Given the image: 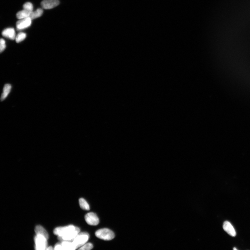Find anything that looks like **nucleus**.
Masks as SVG:
<instances>
[{
    "mask_svg": "<svg viewBox=\"0 0 250 250\" xmlns=\"http://www.w3.org/2000/svg\"><path fill=\"white\" fill-rule=\"evenodd\" d=\"M80 232L79 227L73 225L58 227L54 230V233L58 236V239L61 242H71Z\"/></svg>",
    "mask_w": 250,
    "mask_h": 250,
    "instance_id": "obj_1",
    "label": "nucleus"
},
{
    "mask_svg": "<svg viewBox=\"0 0 250 250\" xmlns=\"http://www.w3.org/2000/svg\"><path fill=\"white\" fill-rule=\"evenodd\" d=\"M89 238V234L86 232H80L76 236L75 238L72 240L71 242L77 249L80 247L81 246L86 243Z\"/></svg>",
    "mask_w": 250,
    "mask_h": 250,
    "instance_id": "obj_2",
    "label": "nucleus"
},
{
    "mask_svg": "<svg viewBox=\"0 0 250 250\" xmlns=\"http://www.w3.org/2000/svg\"><path fill=\"white\" fill-rule=\"evenodd\" d=\"M97 238L104 240H110L115 237V233L109 229L103 228L98 230L95 232Z\"/></svg>",
    "mask_w": 250,
    "mask_h": 250,
    "instance_id": "obj_3",
    "label": "nucleus"
},
{
    "mask_svg": "<svg viewBox=\"0 0 250 250\" xmlns=\"http://www.w3.org/2000/svg\"><path fill=\"white\" fill-rule=\"evenodd\" d=\"M47 239L45 237L41 235H36L34 240L36 250H44L47 247Z\"/></svg>",
    "mask_w": 250,
    "mask_h": 250,
    "instance_id": "obj_4",
    "label": "nucleus"
},
{
    "mask_svg": "<svg viewBox=\"0 0 250 250\" xmlns=\"http://www.w3.org/2000/svg\"><path fill=\"white\" fill-rule=\"evenodd\" d=\"M84 218L87 223L90 226H97L99 222V217L93 212L88 213L85 215Z\"/></svg>",
    "mask_w": 250,
    "mask_h": 250,
    "instance_id": "obj_5",
    "label": "nucleus"
},
{
    "mask_svg": "<svg viewBox=\"0 0 250 250\" xmlns=\"http://www.w3.org/2000/svg\"><path fill=\"white\" fill-rule=\"evenodd\" d=\"M32 23V19L29 17L20 19L17 22L16 27L18 30H23L29 27Z\"/></svg>",
    "mask_w": 250,
    "mask_h": 250,
    "instance_id": "obj_6",
    "label": "nucleus"
},
{
    "mask_svg": "<svg viewBox=\"0 0 250 250\" xmlns=\"http://www.w3.org/2000/svg\"><path fill=\"white\" fill-rule=\"evenodd\" d=\"M59 4V0H43L41 3L42 8L46 9L54 8Z\"/></svg>",
    "mask_w": 250,
    "mask_h": 250,
    "instance_id": "obj_7",
    "label": "nucleus"
},
{
    "mask_svg": "<svg viewBox=\"0 0 250 250\" xmlns=\"http://www.w3.org/2000/svg\"><path fill=\"white\" fill-rule=\"evenodd\" d=\"M223 229L225 232L232 237H235L236 233L235 230L229 221H226L223 224Z\"/></svg>",
    "mask_w": 250,
    "mask_h": 250,
    "instance_id": "obj_8",
    "label": "nucleus"
},
{
    "mask_svg": "<svg viewBox=\"0 0 250 250\" xmlns=\"http://www.w3.org/2000/svg\"><path fill=\"white\" fill-rule=\"evenodd\" d=\"M2 35L11 40H13L15 39V32L13 28H6L2 33Z\"/></svg>",
    "mask_w": 250,
    "mask_h": 250,
    "instance_id": "obj_9",
    "label": "nucleus"
},
{
    "mask_svg": "<svg viewBox=\"0 0 250 250\" xmlns=\"http://www.w3.org/2000/svg\"><path fill=\"white\" fill-rule=\"evenodd\" d=\"M61 245V250H72L77 249L71 242L62 241L60 242Z\"/></svg>",
    "mask_w": 250,
    "mask_h": 250,
    "instance_id": "obj_10",
    "label": "nucleus"
},
{
    "mask_svg": "<svg viewBox=\"0 0 250 250\" xmlns=\"http://www.w3.org/2000/svg\"><path fill=\"white\" fill-rule=\"evenodd\" d=\"M35 232L36 235L43 236L45 237L47 239H48L49 238L48 234L47 231L42 226L40 225L37 226L35 228Z\"/></svg>",
    "mask_w": 250,
    "mask_h": 250,
    "instance_id": "obj_11",
    "label": "nucleus"
},
{
    "mask_svg": "<svg viewBox=\"0 0 250 250\" xmlns=\"http://www.w3.org/2000/svg\"><path fill=\"white\" fill-rule=\"evenodd\" d=\"M12 88V86L10 84H6L3 88V93L1 97V100H4L8 97L10 93Z\"/></svg>",
    "mask_w": 250,
    "mask_h": 250,
    "instance_id": "obj_12",
    "label": "nucleus"
},
{
    "mask_svg": "<svg viewBox=\"0 0 250 250\" xmlns=\"http://www.w3.org/2000/svg\"><path fill=\"white\" fill-rule=\"evenodd\" d=\"M32 12L24 9L23 10L18 13L17 14V18L18 19H21L29 17Z\"/></svg>",
    "mask_w": 250,
    "mask_h": 250,
    "instance_id": "obj_13",
    "label": "nucleus"
},
{
    "mask_svg": "<svg viewBox=\"0 0 250 250\" xmlns=\"http://www.w3.org/2000/svg\"><path fill=\"white\" fill-rule=\"evenodd\" d=\"M43 13V10L42 8H38L36 11L31 12L29 17L32 20L34 19L40 17L42 15Z\"/></svg>",
    "mask_w": 250,
    "mask_h": 250,
    "instance_id": "obj_14",
    "label": "nucleus"
},
{
    "mask_svg": "<svg viewBox=\"0 0 250 250\" xmlns=\"http://www.w3.org/2000/svg\"><path fill=\"white\" fill-rule=\"evenodd\" d=\"M79 203L80 206L82 209L86 211L90 210L89 205L84 198H81L79 199Z\"/></svg>",
    "mask_w": 250,
    "mask_h": 250,
    "instance_id": "obj_15",
    "label": "nucleus"
},
{
    "mask_svg": "<svg viewBox=\"0 0 250 250\" xmlns=\"http://www.w3.org/2000/svg\"><path fill=\"white\" fill-rule=\"evenodd\" d=\"M26 37L27 34L26 33H18L15 37L16 42L17 43L21 42L26 39Z\"/></svg>",
    "mask_w": 250,
    "mask_h": 250,
    "instance_id": "obj_16",
    "label": "nucleus"
},
{
    "mask_svg": "<svg viewBox=\"0 0 250 250\" xmlns=\"http://www.w3.org/2000/svg\"><path fill=\"white\" fill-rule=\"evenodd\" d=\"M93 246L91 243H85L84 245L81 246L79 250H89L92 249Z\"/></svg>",
    "mask_w": 250,
    "mask_h": 250,
    "instance_id": "obj_17",
    "label": "nucleus"
},
{
    "mask_svg": "<svg viewBox=\"0 0 250 250\" xmlns=\"http://www.w3.org/2000/svg\"><path fill=\"white\" fill-rule=\"evenodd\" d=\"M23 8L24 9L33 12V6L31 3L27 2L23 5Z\"/></svg>",
    "mask_w": 250,
    "mask_h": 250,
    "instance_id": "obj_18",
    "label": "nucleus"
},
{
    "mask_svg": "<svg viewBox=\"0 0 250 250\" xmlns=\"http://www.w3.org/2000/svg\"><path fill=\"white\" fill-rule=\"evenodd\" d=\"M1 43V48H0V52L2 53L6 48V44L5 40L3 39H1L0 41Z\"/></svg>",
    "mask_w": 250,
    "mask_h": 250,
    "instance_id": "obj_19",
    "label": "nucleus"
},
{
    "mask_svg": "<svg viewBox=\"0 0 250 250\" xmlns=\"http://www.w3.org/2000/svg\"><path fill=\"white\" fill-rule=\"evenodd\" d=\"M54 249L52 247V246H49V247H47L46 249V250H53Z\"/></svg>",
    "mask_w": 250,
    "mask_h": 250,
    "instance_id": "obj_20",
    "label": "nucleus"
},
{
    "mask_svg": "<svg viewBox=\"0 0 250 250\" xmlns=\"http://www.w3.org/2000/svg\"><path fill=\"white\" fill-rule=\"evenodd\" d=\"M233 249L234 250H237V248H236V247H234V248H233Z\"/></svg>",
    "mask_w": 250,
    "mask_h": 250,
    "instance_id": "obj_21",
    "label": "nucleus"
}]
</instances>
